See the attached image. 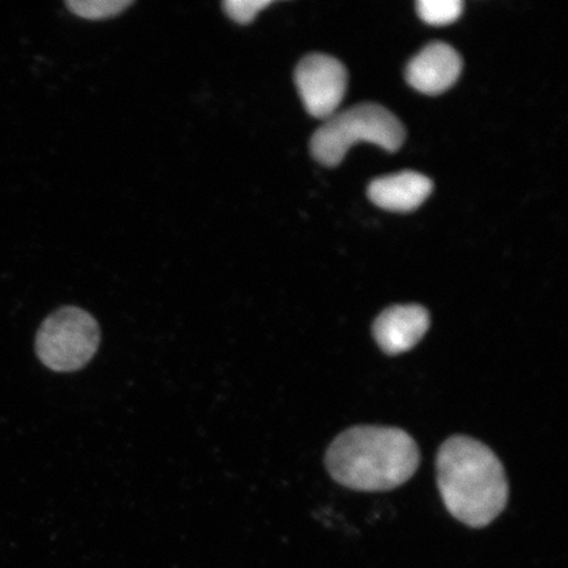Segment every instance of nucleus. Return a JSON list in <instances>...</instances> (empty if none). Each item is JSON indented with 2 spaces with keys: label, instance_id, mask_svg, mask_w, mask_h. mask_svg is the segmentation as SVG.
Instances as JSON below:
<instances>
[{
  "label": "nucleus",
  "instance_id": "f257e3e1",
  "mask_svg": "<svg viewBox=\"0 0 568 568\" xmlns=\"http://www.w3.org/2000/svg\"><path fill=\"white\" fill-rule=\"evenodd\" d=\"M437 483L449 514L470 528H485L507 508L506 470L488 446L453 436L439 447Z\"/></svg>",
  "mask_w": 568,
  "mask_h": 568
},
{
  "label": "nucleus",
  "instance_id": "f03ea898",
  "mask_svg": "<svg viewBox=\"0 0 568 568\" xmlns=\"http://www.w3.org/2000/svg\"><path fill=\"white\" fill-rule=\"evenodd\" d=\"M325 465L333 479L354 491H389L414 477L420 450L399 428L359 425L331 444Z\"/></svg>",
  "mask_w": 568,
  "mask_h": 568
},
{
  "label": "nucleus",
  "instance_id": "7ed1b4c3",
  "mask_svg": "<svg viewBox=\"0 0 568 568\" xmlns=\"http://www.w3.org/2000/svg\"><path fill=\"white\" fill-rule=\"evenodd\" d=\"M404 140L406 130L394 113L379 104L364 103L326 119L311 140V153L322 165L336 166L357 142H373L396 152Z\"/></svg>",
  "mask_w": 568,
  "mask_h": 568
},
{
  "label": "nucleus",
  "instance_id": "20e7f679",
  "mask_svg": "<svg viewBox=\"0 0 568 568\" xmlns=\"http://www.w3.org/2000/svg\"><path fill=\"white\" fill-rule=\"evenodd\" d=\"M101 344V329L89 312L63 307L48 316L36 335V354L42 365L57 373L87 366Z\"/></svg>",
  "mask_w": 568,
  "mask_h": 568
},
{
  "label": "nucleus",
  "instance_id": "39448f33",
  "mask_svg": "<svg viewBox=\"0 0 568 568\" xmlns=\"http://www.w3.org/2000/svg\"><path fill=\"white\" fill-rule=\"evenodd\" d=\"M295 83L304 109L311 116L329 119L335 115L347 89V71L335 57L314 53L300 62Z\"/></svg>",
  "mask_w": 568,
  "mask_h": 568
},
{
  "label": "nucleus",
  "instance_id": "423d86ee",
  "mask_svg": "<svg viewBox=\"0 0 568 568\" xmlns=\"http://www.w3.org/2000/svg\"><path fill=\"white\" fill-rule=\"evenodd\" d=\"M430 315L423 305H394L382 312L373 324V336L388 355L406 353L429 331Z\"/></svg>",
  "mask_w": 568,
  "mask_h": 568
},
{
  "label": "nucleus",
  "instance_id": "0eeeda50",
  "mask_svg": "<svg viewBox=\"0 0 568 568\" xmlns=\"http://www.w3.org/2000/svg\"><path fill=\"white\" fill-rule=\"evenodd\" d=\"M462 59L456 49L445 42H432L410 60L407 82L426 95L443 94L458 81Z\"/></svg>",
  "mask_w": 568,
  "mask_h": 568
},
{
  "label": "nucleus",
  "instance_id": "6e6552de",
  "mask_svg": "<svg viewBox=\"0 0 568 568\" xmlns=\"http://www.w3.org/2000/svg\"><path fill=\"white\" fill-rule=\"evenodd\" d=\"M432 191L433 183L428 176L403 172L376 178L368 186L367 195L383 210L410 212L420 207Z\"/></svg>",
  "mask_w": 568,
  "mask_h": 568
},
{
  "label": "nucleus",
  "instance_id": "1a4fd4ad",
  "mask_svg": "<svg viewBox=\"0 0 568 568\" xmlns=\"http://www.w3.org/2000/svg\"><path fill=\"white\" fill-rule=\"evenodd\" d=\"M416 7L418 17L430 26L454 23L464 12L460 0H420Z\"/></svg>",
  "mask_w": 568,
  "mask_h": 568
},
{
  "label": "nucleus",
  "instance_id": "9d476101",
  "mask_svg": "<svg viewBox=\"0 0 568 568\" xmlns=\"http://www.w3.org/2000/svg\"><path fill=\"white\" fill-rule=\"evenodd\" d=\"M132 3L131 0H70L67 6L80 18L101 20L119 16Z\"/></svg>",
  "mask_w": 568,
  "mask_h": 568
},
{
  "label": "nucleus",
  "instance_id": "9b49d317",
  "mask_svg": "<svg viewBox=\"0 0 568 568\" xmlns=\"http://www.w3.org/2000/svg\"><path fill=\"white\" fill-rule=\"evenodd\" d=\"M272 4V0H226L223 9L236 23L245 26L252 23L260 11Z\"/></svg>",
  "mask_w": 568,
  "mask_h": 568
}]
</instances>
